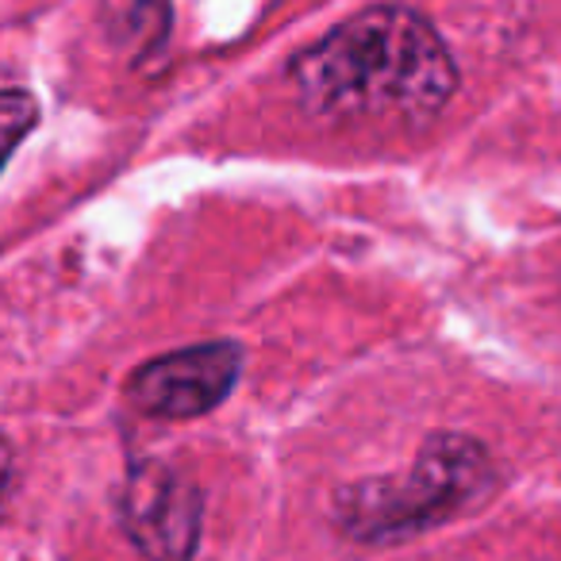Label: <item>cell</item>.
<instances>
[{
  "instance_id": "cell-6",
  "label": "cell",
  "mask_w": 561,
  "mask_h": 561,
  "mask_svg": "<svg viewBox=\"0 0 561 561\" xmlns=\"http://www.w3.org/2000/svg\"><path fill=\"white\" fill-rule=\"evenodd\" d=\"M12 481H16V454H12L9 438H0V519H4V512H9Z\"/></svg>"
},
{
  "instance_id": "cell-3",
  "label": "cell",
  "mask_w": 561,
  "mask_h": 561,
  "mask_svg": "<svg viewBox=\"0 0 561 561\" xmlns=\"http://www.w3.org/2000/svg\"><path fill=\"white\" fill-rule=\"evenodd\" d=\"M119 523L147 561H193L201 546L204 496L170 461L131 466L119 492Z\"/></svg>"
},
{
  "instance_id": "cell-1",
  "label": "cell",
  "mask_w": 561,
  "mask_h": 561,
  "mask_svg": "<svg viewBox=\"0 0 561 561\" xmlns=\"http://www.w3.org/2000/svg\"><path fill=\"white\" fill-rule=\"evenodd\" d=\"M289 81L305 112L339 124H431L458 89V66L423 12L381 4L300 50Z\"/></svg>"
},
{
  "instance_id": "cell-4",
  "label": "cell",
  "mask_w": 561,
  "mask_h": 561,
  "mask_svg": "<svg viewBox=\"0 0 561 561\" xmlns=\"http://www.w3.org/2000/svg\"><path fill=\"white\" fill-rule=\"evenodd\" d=\"M242 374L239 343H201L150 358L127 377L124 392L131 408L154 420H201L219 408Z\"/></svg>"
},
{
  "instance_id": "cell-5",
  "label": "cell",
  "mask_w": 561,
  "mask_h": 561,
  "mask_svg": "<svg viewBox=\"0 0 561 561\" xmlns=\"http://www.w3.org/2000/svg\"><path fill=\"white\" fill-rule=\"evenodd\" d=\"M39 124V104L27 89H0V170L12 158V150L32 135Z\"/></svg>"
},
{
  "instance_id": "cell-2",
  "label": "cell",
  "mask_w": 561,
  "mask_h": 561,
  "mask_svg": "<svg viewBox=\"0 0 561 561\" xmlns=\"http://www.w3.org/2000/svg\"><path fill=\"white\" fill-rule=\"evenodd\" d=\"M496 492V461L489 446L458 431L423 438L408 473L369 477L335 492V527L351 542H404Z\"/></svg>"
}]
</instances>
